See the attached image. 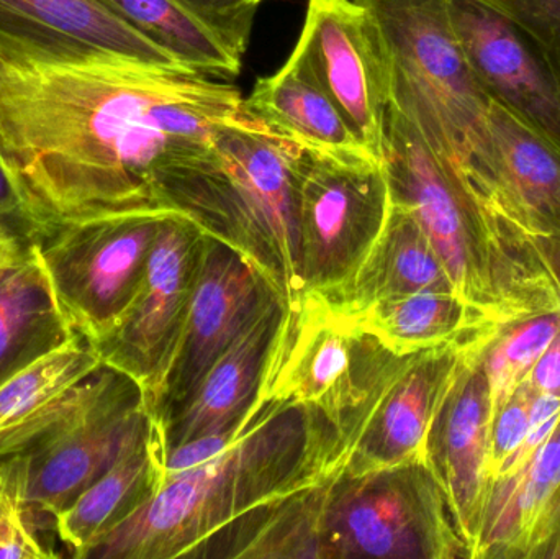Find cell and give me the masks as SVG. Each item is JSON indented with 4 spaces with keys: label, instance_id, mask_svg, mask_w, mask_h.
Listing matches in <instances>:
<instances>
[{
    "label": "cell",
    "instance_id": "obj_1",
    "mask_svg": "<svg viewBox=\"0 0 560 559\" xmlns=\"http://www.w3.org/2000/svg\"><path fill=\"white\" fill-rule=\"evenodd\" d=\"M246 117L233 82L184 65L0 49V161L25 240L62 223L163 210L161 174Z\"/></svg>",
    "mask_w": 560,
    "mask_h": 559
},
{
    "label": "cell",
    "instance_id": "obj_2",
    "mask_svg": "<svg viewBox=\"0 0 560 559\" xmlns=\"http://www.w3.org/2000/svg\"><path fill=\"white\" fill-rule=\"evenodd\" d=\"M349 449L315 407L259 397L238 439L210 462L167 475L140 511L85 559L186 558L253 509L341 471Z\"/></svg>",
    "mask_w": 560,
    "mask_h": 559
},
{
    "label": "cell",
    "instance_id": "obj_3",
    "mask_svg": "<svg viewBox=\"0 0 560 559\" xmlns=\"http://www.w3.org/2000/svg\"><path fill=\"white\" fill-rule=\"evenodd\" d=\"M384 166L392 202L407 210L440 255L457 298L497 327L560 307L532 235L480 196L390 107Z\"/></svg>",
    "mask_w": 560,
    "mask_h": 559
},
{
    "label": "cell",
    "instance_id": "obj_4",
    "mask_svg": "<svg viewBox=\"0 0 560 559\" xmlns=\"http://www.w3.org/2000/svg\"><path fill=\"white\" fill-rule=\"evenodd\" d=\"M303 148L249 117L225 125L212 147L167 167L160 209L232 246L271 282L290 311L302 304L299 189Z\"/></svg>",
    "mask_w": 560,
    "mask_h": 559
},
{
    "label": "cell",
    "instance_id": "obj_5",
    "mask_svg": "<svg viewBox=\"0 0 560 559\" xmlns=\"http://www.w3.org/2000/svg\"><path fill=\"white\" fill-rule=\"evenodd\" d=\"M154 419L140 384L104 364L0 432V473L35 514L52 522L143 439Z\"/></svg>",
    "mask_w": 560,
    "mask_h": 559
},
{
    "label": "cell",
    "instance_id": "obj_6",
    "mask_svg": "<svg viewBox=\"0 0 560 559\" xmlns=\"http://www.w3.org/2000/svg\"><path fill=\"white\" fill-rule=\"evenodd\" d=\"M381 25L392 66V107L454 173L487 197V114L451 25L447 0H358Z\"/></svg>",
    "mask_w": 560,
    "mask_h": 559
},
{
    "label": "cell",
    "instance_id": "obj_7",
    "mask_svg": "<svg viewBox=\"0 0 560 559\" xmlns=\"http://www.w3.org/2000/svg\"><path fill=\"white\" fill-rule=\"evenodd\" d=\"M413 354L395 353L358 315L306 294L290 311L259 397L315 407L335 423L351 452Z\"/></svg>",
    "mask_w": 560,
    "mask_h": 559
},
{
    "label": "cell",
    "instance_id": "obj_8",
    "mask_svg": "<svg viewBox=\"0 0 560 559\" xmlns=\"http://www.w3.org/2000/svg\"><path fill=\"white\" fill-rule=\"evenodd\" d=\"M329 559H470L427 459L332 478L325 508Z\"/></svg>",
    "mask_w": 560,
    "mask_h": 559
},
{
    "label": "cell",
    "instance_id": "obj_9",
    "mask_svg": "<svg viewBox=\"0 0 560 559\" xmlns=\"http://www.w3.org/2000/svg\"><path fill=\"white\" fill-rule=\"evenodd\" d=\"M170 213L98 217L49 226L25 240L72 331L94 345L110 330L140 289Z\"/></svg>",
    "mask_w": 560,
    "mask_h": 559
},
{
    "label": "cell",
    "instance_id": "obj_10",
    "mask_svg": "<svg viewBox=\"0 0 560 559\" xmlns=\"http://www.w3.org/2000/svg\"><path fill=\"white\" fill-rule=\"evenodd\" d=\"M392 210L382 161L303 148L299 232L303 294L332 299L348 288L381 238Z\"/></svg>",
    "mask_w": 560,
    "mask_h": 559
},
{
    "label": "cell",
    "instance_id": "obj_11",
    "mask_svg": "<svg viewBox=\"0 0 560 559\" xmlns=\"http://www.w3.org/2000/svg\"><path fill=\"white\" fill-rule=\"evenodd\" d=\"M292 56L369 153L384 163L392 66L374 13L358 0H308Z\"/></svg>",
    "mask_w": 560,
    "mask_h": 559
},
{
    "label": "cell",
    "instance_id": "obj_12",
    "mask_svg": "<svg viewBox=\"0 0 560 559\" xmlns=\"http://www.w3.org/2000/svg\"><path fill=\"white\" fill-rule=\"evenodd\" d=\"M206 236L186 217L170 213L133 301L94 343L102 363L140 384L151 410L183 334Z\"/></svg>",
    "mask_w": 560,
    "mask_h": 559
},
{
    "label": "cell",
    "instance_id": "obj_13",
    "mask_svg": "<svg viewBox=\"0 0 560 559\" xmlns=\"http://www.w3.org/2000/svg\"><path fill=\"white\" fill-rule=\"evenodd\" d=\"M278 298L268 278L242 253L206 236L183 334L153 409L161 423L192 396L212 364Z\"/></svg>",
    "mask_w": 560,
    "mask_h": 559
},
{
    "label": "cell",
    "instance_id": "obj_14",
    "mask_svg": "<svg viewBox=\"0 0 560 559\" xmlns=\"http://www.w3.org/2000/svg\"><path fill=\"white\" fill-rule=\"evenodd\" d=\"M493 335L464 361L438 407L424 445V459L446 496L470 559L476 554L492 488L489 463L493 412L483 348Z\"/></svg>",
    "mask_w": 560,
    "mask_h": 559
},
{
    "label": "cell",
    "instance_id": "obj_15",
    "mask_svg": "<svg viewBox=\"0 0 560 559\" xmlns=\"http://www.w3.org/2000/svg\"><path fill=\"white\" fill-rule=\"evenodd\" d=\"M464 56L493 104L560 151V84L546 62L499 13L476 0H447Z\"/></svg>",
    "mask_w": 560,
    "mask_h": 559
},
{
    "label": "cell",
    "instance_id": "obj_16",
    "mask_svg": "<svg viewBox=\"0 0 560 559\" xmlns=\"http://www.w3.org/2000/svg\"><path fill=\"white\" fill-rule=\"evenodd\" d=\"M500 327L415 353L390 384L349 452L345 473L364 475L408 459L424 458L428 432L469 354Z\"/></svg>",
    "mask_w": 560,
    "mask_h": 559
},
{
    "label": "cell",
    "instance_id": "obj_17",
    "mask_svg": "<svg viewBox=\"0 0 560 559\" xmlns=\"http://www.w3.org/2000/svg\"><path fill=\"white\" fill-rule=\"evenodd\" d=\"M0 49L42 58L115 53L180 65L104 0H0Z\"/></svg>",
    "mask_w": 560,
    "mask_h": 559
},
{
    "label": "cell",
    "instance_id": "obj_18",
    "mask_svg": "<svg viewBox=\"0 0 560 559\" xmlns=\"http://www.w3.org/2000/svg\"><path fill=\"white\" fill-rule=\"evenodd\" d=\"M278 298L212 364L192 396L163 423L167 450L240 429L258 404L272 358L289 322Z\"/></svg>",
    "mask_w": 560,
    "mask_h": 559
},
{
    "label": "cell",
    "instance_id": "obj_19",
    "mask_svg": "<svg viewBox=\"0 0 560 559\" xmlns=\"http://www.w3.org/2000/svg\"><path fill=\"white\" fill-rule=\"evenodd\" d=\"M486 193L528 235H560V151L490 102Z\"/></svg>",
    "mask_w": 560,
    "mask_h": 559
},
{
    "label": "cell",
    "instance_id": "obj_20",
    "mask_svg": "<svg viewBox=\"0 0 560 559\" xmlns=\"http://www.w3.org/2000/svg\"><path fill=\"white\" fill-rule=\"evenodd\" d=\"M560 531V420L532 462L495 479L474 559L541 558Z\"/></svg>",
    "mask_w": 560,
    "mask_h": 559
},
{
    "label": "cell",
    "instance_id": "obj_21",
    "mask_svg": "<svg viewBox=\"0 0 560 559\" xmlns=\"http://www.w3.org/2000/svg\"><path fill=\"white\" fill-rule=\"evenodd\" d=\"M166 478L163 423L154 419L143 439L89 486L71 505L52 519V531L72 558L89 551L140 511Z\"/></svg>",
    "mask_w": 560,
    "mask_h": 559
},
{
    "label": "cell",
    "instance_id": "obj_22",
    "mask_svg": "<svg viewBox=\"0 0 560 559\" xmlns=\"http://www.w3.org/2000/svg\"><path fill=\"white\" fill-rule=\"evenodd\" d=\"M336 475L253 509L200 541L186 558L329 559L325 508Z\"/></svg>",
    "mask_w": 560,
    "mask_h": 559
},
{
    "label": "cell",
    "instance_id": "obj_23",
    "mask_svg": "<svg viewBox=\"0 0 560 559\" xmlns=\"http://www.w3.org/2000/svg\"><path fill=\"white\" fill-rule=\"evenodd\" d=\"M245 105L253 117L306 150L348 160L374 158L292 55L275 74L258 79Z\"/></svg>",
    "mask_w": 560,
    "mask_h": 559
},
{
    "label": "cell",
    "instance_id": "obj_24",
    "mask_svg": "<svg viewBox=\"0 0 560 559\" xmlns=\"http://www.w3.org/2000/svg\"><path fill=\"white\" fill-rule=\"evenodd\" d=\"M417 292H454V286L417 220L392 202L387 225L354 279L326 301L349 314H361L385 299Z\"/></svg>",
    "mask_w": 560,
    "mask_h": 559
},
{
    "label": "cell",
    "instance_id": "obj_25",
    "mask_svg": "<svg viewBox=\"0 0 560 559\" xmlns=\"http://www.w3.org/2000/svg\"><path fill=\"white\" fill-rule=\"evenodd\" d=\"M28 245L0 272V383L74 335Z\"/></svg>",
    "mask_w": 560,
    "mask_h": 559
},
{
    "label": "cell",
    "instance_id": "obj_26",
    "mask_svg": "<svg viewBox=\"0 0 560 559\" xmlns=\"http://www.w3.org/2000/svg\"><path fill=\"white\" fill-rule=\"evenodd\" d=\"M354 315L401 357L497 327L454 292H417L385 299Z\"/></svg>",
    "mask_w": 560,
    "mask_h": 559
},
{
    "label": "cell",
    "instance_id": "obj_27",
    "mask_svg": "<svg viewBox=\"0 0 560 559\" xmlns=\"http://www.w3.org/2000/svg\"><path fill=\"white\" fill-rule=\"evenodd\" d=\"M130 25L174 56L180 65L232 82L243 61L174 0H104Z\"/></svg>",
    "mask_w": 560,
    "mask_h": 559
},
{
    "label": "cell",
    "instance_id": "obj_28",
    "mask_svg": "<svg viewBox=\"0 0 560 559\" xmlns=\"http://www.w3.org/2000/svg\"><path fill=\"white\" fill-rule=\"evenodd\" d=\"M104 366L92 341L74 334L61 347L0 383V432L45 409Z\"/></svg>",
    "mask_w": 560,
    "mask_h": 559
},
{
    "label": "cell",
    "instance_id": "obj_29",
    "mask_svg": "<svg viewBox=\"0 0 560 559\" xmlns=\"http://www.w3.org/2000/svg\"><path fill=\"white\" fill-rule=\"evenodd\" d=\"M560 331V307L536 312L502 325L483 348L492 412L526 381L546 348Z\"/></svg>",
    "mask_w": 560,
    "mask_h": 559
},
{
    "label": "cell",
    "instance_id": "obj_30",
    "mask_svg": "<svg viewBox=\"0 0 560 559\" xmlns=\"http://www.w3.org/2000/svg\"><path fill=\"white\" fill-rule=\"evenodd\" d=\"M506 20L560 84V0H476Z\"/></svg>",
    "mask_w": 560,
    "mask_h": 559
},
{
    "label": "cell",
    "instance_id": "obj_31",
    "mask_svg": "<svg viewBox=\"0 0 560 559\" xmlns=\"http://www.w3.org/2000/svg\"><path fill=\"white\" fill-rule=\"evenodd\" d=\"M43 521L0 473V558L48 559L56 557L43 538Z\"/></svg>",
    "mask_w": 560,
    "mask_h": 559
},
{
    "label": "cell",
    "instance_id": "obj_32",
    "mask_svg": "<svg viewBox=\"0 0 560 559\" xmlns=\"http://www.w3.org/2000/svg\"><path fill=\"white\" fill-rule=\"evenodd\" d=\"M206 25L235 58L242 59L252 39L258 7L252 0H174Z\"/></svg>",
    "mask_w": 560,
    "mask_h": 559
},
{
    "label": "cell",
    "instance_id": "obj_33",
    "mask_svg": "<svg viewBox=\"0 0 560 559\" xmlns=\"http://www.w3.org/2000/svg\"><path fill=\"white\" fill-rule=\"evenodd\" d=\"M536 393L528 381H523L509 400L497 410L490 430V479L505 468L529 429V412Z\"/></svg>",
    "mask_w": 560,
    "mask_h": 559
},
{
    "label": "cell",
    "instance_id": "obj_34",
    "mask_svg": "<svg viewBox=\"0 0 560 559\" xmlns=\"http://www.w3.org/2000/svg\"><path fill=\"white\" fill-rule=\"evenodd\" d=\"M536 394L560 399V331L526 377Z\"/></svg>",
    "mask_w": 560,
    "mask_h": 559
},
{
    "label": "cell",
    "instance_id": "obj_35",
    "mask_svg": "<svg viewBox=\"0 0 560 559\" xmlns=\"http://www.w3.org/2000/svg\"><path fill=\"white\" fill-rule=\"evenodd\" d=\"M0 225L19 233L23 240L26 236V222L23 217L22 202L9 173L0 161Z\"/></svg>",
    "mask_w": 560,
    "mask_h": 559
},
{
    "label": "cell",
    "instance_id": "obj_36",
    "mask_svg": "<svg viewBox=\"0 0 560 559\" xmlns=\"http://www.w3.org/2000/svg\"><path fill=\"white\" fill-rule=\"evenodd\" d=\"M532 240L560 294V235H532Z\"/></svg>",
    "mask_w": 560,
    "mask_h": 559
},
{
    "label": "cell",
    "instance_id": "obj_37",
    "mask_svg": "<svg viewBox=\"0 0 560 559\" xmlns=\"http://www.w3.org/2000/svg\"><path fill=\"white\" fill-rule=\"evenodd\" d=\"M25 240L19 233L0 225V269L15 263L25 252Z\"/></svg>",
    "mask_w": 560,
    "mask_h": 559
},
{
    "label": "cell",
    "instance_id": "obj_38",
    "mask_svg": "<svg viewBox=\"0 0 560 559\" xmlns=\"http://www.w3.org/2000/svg\"><path fill=\"white\" fill-rule=\"evenodd\" d=\"M253 3H256V5H259V3L262 2V0H252Z\"/></svg>",
    "mask_w": 560,
    "mask_h": 559
},
{
    "label": "cell",
    "instance_id": "obj_39",
    "mask_svg": "<svg viewBox=\"0 0 560 559\" xmlns=\"http://www.w3.org/2000/svg\"><path fill=\"white\" fill-rule=\"evenodd\" d=\"M12 265H13V263H12ZM7 268H9V266H7ZM7 268H2V269H0V272H2V271H3V269H7Z\"/></svg>",
    "mask_w": 560,
    "mask_h": 559
}]
</instances>
